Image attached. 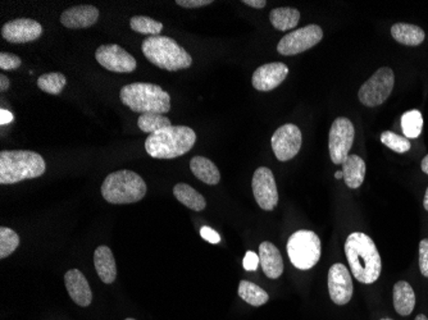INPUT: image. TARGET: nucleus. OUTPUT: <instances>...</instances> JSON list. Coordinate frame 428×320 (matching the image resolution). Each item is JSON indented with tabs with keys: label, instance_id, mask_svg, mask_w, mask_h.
<instances>
[{
	"label": "nucleus",
	"instance_id": "obj_1",
	"mask_svg": "<svg viewBox=\"0 0 428 320\" xmlns=\"http://www.w3.org/2000/svg\"><path fill=\"white\" fill-rule=\"evenodd\" d=\"M345 254L356 281L371 285L380 278L383 262L369 236L362 232L351 233L345 242Z\"/></svg>",
	"mask_w": 428,
	"mask_h": 320
},
{
	"label": "nucleus",
	"instance_id": "obj_2",
	"mask_svg": "<svg viewBox=\"0 0 428 320\" xmlns=\"http://www.w3.org/2000/svg\"><path fill=\"white\" fill-rule=\"evenodd\" d=\"M197 135L190 127L171 126L146 138V150L155 159H175L192 150Z\"/></svg>",
	"mask_w": 428,
	"mask_h": 320
},
{
	"label": "nucleus",
	"instance_id": "obj_3",
	"mask_svg": "<svg viewBox=\"0 0 428 320\" xmlns=\"http://www.w3.org/2000/svg\"><path fill=\"white\" fill-rule=\"evenodd\" d=\"M43 157L28 150H4L0 153V183L13 184L33 180L45 173Z\"/></svg>",
	"mask_w": 428,
	"mask_h": 320
},
{
	"label": "nucleus",
	"instance_id": "obj_4",
	"mask_svg": "<svg viewBox=\"0 0 428 320\" xmlns=\"http://www.w3.org/2000/svg\"><path fill=\"white\" fill-rule=\"evenodd\" d=\"M119 98L126 106L140 114H165L171 111L170 94L154 84L135 82L124 86L119 92Z\"/></svg>",
	"mask_w": 428,
	"mask_h": 320
},
{
	"label": "nucleus",
	"instance_id": "obj_5",
	"mask_svg": "<svg viewBox=\"0 0 428 320\" xmlns=\"http://www.w3.org/2000/svg\"><path fill=\"white\" fill-rule=\"evenodd\" d=\"M141 50L152 65L170 72L186 70L192 65V55L182 46L162 35L146 38Z\"/></svg>",
	"mask_w": 428,
	"mask_h": 320
},
{
	"label": "nucleus",
	"instance_id": "obj_6",
	"mask_svg": "<svg viewBox=\"0 0 428 320\" xmlns=\"http://www.w3.org/2000/svg\"><path fill=\"white\" fill-rule=\"evenodd\" d=\"M146 194V181L132 170L113 172L101 184V195L111 204L138 203Z\"/></svg>",
	"mask_w": 428,
	"mask_h": 320
},
{
	"label": "nucleus",
	"instance_id": "obj_7",
	"mask_svg": "<svg viewBox=\"0 0 428 320\" xmlns=\"http://www.w3.org/2000/svg\"><path fill=\"white\" fill-rule=\"evenodd\" d=\"M287 254L295 268L308 270L321 258V240L312 231H297L289 238Z\"/></svg>",
	"mask_w": 428,
	"mask_h": 320
},
{
	"label": "nucleus",
	"instance_id": "obj_8",
	"mask_svg": "<svg viewBox=\"0 0 428 320\" xmlns=\"http://www.w3.org/2000/svg\"><path fill=\"white\" fill-rule=\"evenodd\" d=\"M395 85V75L389 67H383L371 79L363 84L358 96L366 106H378L383 104L393 92Z\"/></svg>",
	"mask_w": 428,
	"mask_h": 320
},
{
	"label": "nucleus",
	"instance_id": "obj_9",
	"mask_svg": "<svg viewBox=\"0 0 428 320\" xmlns=\"http://www.w3.org/2000/svg\"><path fill=\"white\" fill-rule=\"evenodd\" d=\"M356 130L348 118H337L329 130V155L335 164H344L349 157Z\"/></svg>",
	"mask_w": 428,
	"mask_h": 320
},
{
	"label": "nucleus",
	"instance_id": "obj_10",
	"mask_svg": "<svg viewBox=\"0 0 428 320\" xmlns=\"http://www.w3.org/2000/svg\"><path fill=\"white\" fill-rule=\"evenodd\" d=\"M323 38L322 28L317 25L297 28L292 33L285 35L277 45V52L281 55H297L316 46Z\"/></svg>",
	"mask_w": 428,
	"mask_h": 320
},
{
	"label": "nucleus",
	"instance_id": "obj_11",
	"mask_svg": "<svg viewBox=\"0 0 428 320\" xmlns=\"http://www.w3.org/2000/svg\"><path fill=\"white\" fill-rule=\"evenodd\" d=\"M303 143L302 131L295 124H283L272 136V149L280 162H287L297 155Z\"/></svg>",
	"mask_w": 428,
	"mask_h": 320
},
{
	"label": "nucleus",
	"instance_id": "obj_12",
	"mask_svg": "<svg viewBox=\"0 0 428 320\" xmlns=\"http://www.w3.org/2000/svg\"><path fill=\"white\" fill-rule=\"evenodd\" d=\"M95 58L100 66L111 72L131 73L136 70V59L116 44L99 46L95 52Z\"/></svg>",
	"mask_w": 428,
	"mask_h": 320
},
{
	"label": "nucleus",
	"instance_id": "obj_13",
	"mask_svg": "<svg viewBox=\"0 0 428 320\" xmlns=\"http://www.w3.org/2000/svg\"><path fill=\"white\" fill-rule=\"evenodd\" d=\"M251 187L258 205L262 209L270 211L276 208L278 204V191L275 176L270 168L260 167L254 172Z\"/></svg>",
	"mask_w": 428,
	"mask_h": 320
},
{
	"label": "nucleus",
	"instance_id": "obj_14",
	"mask_svg": "<svg viewBox=\"0 0 428 320\" xmlns=\"http://www.w3.org/2000/svg\"><path fill=\"white\" fill-rule=\"evenodd\" d=\"M329 291L336 305H346L353 297V281L344 264H334L329 270Z\"/></svg>",
	"mask_w": 428,
	"mask_h": 320
},
{
	"label": "nucleus",
	"instance_id": "obj_15",
	"mask_svg": "<svg viewBox=\"0 0 428 320\" xmlns=\"http://www.w3.org/2000/svg\"><path fill=\"white\" fill-rule=\"evenodd\" d=\"M43 27L39 22L30 18L9 21L1 27V36L11 44H26L39 39Z\"/></svg>",
	"mask_w": 428,
	"mask_h": 320
},
{
	"label": "nucleus",
	"instance_id": "obj_16",
	"mask_svg": "<svg viewBox=\"0 0 428 320\" xmlns=\"http://www.w3.org/2000/svg\"><path fill=\"white\" fill-rule=\"evenodd\" d=\"M289 75V68L281 62L267 63L259 67L253 75L251 84L258 92H270L281 85Z\"/></svg>",
	"mask_w": 428,
	"mask_h": 320
},
{
	"label": "nucleus",
	"instance_id": "obj_17",
	"mask_svg": "<svg viewBox=\"0 0 428 320\" xmlns=\"http://www.w3.org/2000/svg\"><path fill=\"white\" fill-rule=\"evenodd\" d=\"M99 9L94 6H77L66 9L60 16V23L67 28H87L97 23Z\"/></svg>",
	"mask_w": 428,
	"mask_h": 320
},
{
	"label": "nucleus",
	"instance_id": "obj_18",
	"mask_svg": "<svg viewBox=\"0 0 428 320\" xmlns=\"http://www.w3.org/2000/svg\"><path fill=\"white\" fill-rule=\"evenodd\" d=\"M67 291L77 305L89 307L92 301V292L85 275L79 269H71L65 275Z\"/></svg>",
	"mask_w": 428,
	"mask_h": 320
},
{
	"label": "nucleus",
	"instance_id": "obj_19",
	"mask_svg": "<svg viewBox=\"0 0 428 320\" xmlns=\"http://www.w3.org/2000/svg\"><path fill=\"white\" fill-rule=\"evenodd\" d=\"M259 260L264 275L270 280L280 278L283 273L282 256L280 250L270 242H262L259 246Z\"/></svg>",
	"mask_w": 428,
	"mask_h": 320
},
{
	"label": "nucleus",
	"instance_id": "obj_20",
	"mask_svg": "<svg viewBox=\"0 0 428 320\" xmlns=\"http://www.w3.org/2000/svg\"><path fill=\"white\" fill-rule=\"evenodd\" d=\"M94 265L100 281L111 285L117 278V265L113 256L112 250L108 246H99L94 254Z\"/></svg>",
	"mask_w": 428,
	"mask_h": 320
},
{
	"label": "nucleus",
	"instance_id": "obj_21",
	"mask_svg": "<svg viewBox=\"0 0 428 320\" xmlns=\"http://www.w3.org/2000/svg\"><path fill=\"white\" fill-rule=\"evenodd\" d=\"M366 170L367 167L362 158L349 155L343 164L344 180L346 186L349 189H359L364 182Z\"/></svg>",
	"mask_w": 428,
	"mask_h": 320
},
{
	"label": "nucleus",
	"instance_id": "obj_22",
	"mask_svg": "<svg viewBox=\"0 0 428 320\" xmlns=\"http://www.w3.org/2000/svg\"><path fill=\"white\" fill-rule=\"evenodd\" d=\"M415 294L408 282L400 281L394 286V307L402 316L410 315L415 310Z\"/></svg>",
	"mask_w": 428,
	"mask_h": 320
},
{
	"label": "nucleus",
	"instance_id": "obj_23",
	"mask_svg": "<svg viewBox=\"0 0 428 320\" xmlns=\"http://www.w3.org/2000/svg\"><path fill=\"white\" fill-rule=\"evenodd\" d=\"M393 38L402 45L418 46L426 39V33L421 27L410 23H395L391 27Z\"/></svg>",
	"mask_w": 428,
	"mask_h": 320
},
{
	"label": "nucleus",
	"instance_id": "obj_24",
	"mask_svg": "<svg viewBox=\"0 0 428 320\" xmlns=\"http://www.w3.org/2000/svg\"><path fill=\"white\" fill-rule=\"evenodd\" d=\"M190 170L194 176L207 184H217L221 181V173L216 164L203 157H194L190 162Z\"/></svg>",
	"mask_w": 428,
	"mask_h": 320
},
{
	"label": "nucleus",
	"instance_id": "obj_25",
	"mask_svg": "<svg viewBox=\"0 0 428 320\" xmlns=\"http://www.w3.org/2000/svg\"><path fill=\"white\" fill-rule=\"evenodd\" d=\"M173 195L180 203L184 204L189 209L202 211L207 206L204 197L200 195L197 189H192V186L186 183H177L173 187Z\"/></svg>",
	"mask_w": 428,
	"mask_h": 320
},
{
	"label": "nucleus",
	"instance_id": "obj_26",
	"mask_svg": "<svg viewBox=\"0 0 428 320\" xmlns=\"http://www.w3.org/2000/svg\"><path fill=\"white\" fill-rule=\"evenodd\" d=\"M270 20L278 31H287L299 23L300 12L295 8H276L270 12Z\"/></svg>",
	"mask_w": 428,
	"mask_h": 320
},
{
	"label": "nucleus",
	"instance_id": "obj_27",
	"mask_svg": "<svg viewBox=\"0 0 428 320\" xmlns=\"http://www.w3.org/2000/svg\"><path fill=\"white\" fill-rule=\"evenodd\" d=\"M238 296L251 307H262L270 299V296L263 288H260L256 283H251L249 281L240 282Z\"/></svg>",
	"mask_w": 428,
	"mask_h": 320
},
{
	"label": "nucleus",
	"instance_id": "obj_28",
	"mask_svg": "<svg viewBox=\"0 0 428 320\" xmlns=\"http://www.w3.org/2000/svg\"><path fill=\"white\" fill-rule=\"evenodd\" d=\"M138 128L143 132L152 135L154 132L160 131L167 127H171V121L165 117V114L159 113H144L140 114L138 119Z\"/></svg>",
	"mask_w": 428,
	"mask_h": 320
},
{
	"label": "nucleus",
	"instance_id": "obj_29",
	"mask_svg": "<svg viewBox=\"0 0 428 320\" xmlns=\"http://www.w3.org/2000/svg\"><path fill=\"white\" fill-rule=\"evenodd\" d=\"M67 84L65 75L60 72L45 73L41 75L38 79V86L40 90L50 94V95H60L63 92Z\"/></svg>",
	"mask_w": 428,
	"mask_h": 320
},
{
	"label": "nucleus",
	"instance_id": "obj_30",
	"mask_svg": "<svg viewBox=\"0 0 428 320\" xmlns=\"http://www.w3.org/2000/svg\"><path fill=\"white\" fill-rule=\"evenodd\" d=\"M402 130L407 138H417L423 130V117L419 111H409L402 117Z\"/></svg>",
	"mask_w": 428,
	"mask_h": 320
},
{
	"label": "nucleus",
	"instance_id": "obj_31",
	"mask_svg": "<svg viewBox=\"0 0 428 320\" xmlns=\"http://www.w3.org/2000/svg\"><path fill=\"white\" fill-rule=\"evenodd\" d=\"M130 26L135 33L150 35V36H159V33L163 30V25L144 16H135L130 21Z\"/></svg>",
	"mask_w": 428,
	"mask_h": 320
},
{
	"label": "nucleus",
	"instance_id": "obj_32",
	"mask_svg": "<svg viewBox=\"0 0 428 320\" xmlns=\"http://www.w3.org/2000/svg\"><path fill=\"white\" fill-rule=\"evenodd\" d=\"M20 245V236L13 229L1 227L0 228V259H6L13 254L14 250Z\"/></svg>",
	"mask_w": 428,
	"mask_h": 320
},
{
	"label": "nucleus",
	"instance_id": "obj_33",
	"mask_svg": "<svg viewBox=\"0 0 428 320\" xmlns=\"http://www.w3.org/2000/svg\"><path fill=\"white\" fill-rule=\"evenodd\" d=\"M381 141L385 146H388L391 150L402 154L410 150V143L407 138H402L397 133L391 131H385L381 133Z\"/></svg>",
	"mask_w": 428,
	"mask_h": 320
},
{
	"label": "nucleus",
	"instance_id": "obj_34",
	"mask_svg": "<svg viewBox=\"0 0 428 320\" xmlns=\"http://www.w3.org/2000/svg\"><path fill=\"white\" fill-rule=\"evenodd\" d=\"M21 58L11 53H0V68L4 71L17 70L21 66Z\"/></svg>",
	"mask_w": 428,
	"mask_h": 320
},
{
	"label": "nucleus",
	"instance_id": "obj_35",
	"mask_svg": "<svg viewBox=\"0 0 428 320\" xmlns=\"http://www.w3.org/2000/svg\"><path fill=\"white\" fill-rule=\"evenodd\" d=\"M419 268L422 275L428 278V238L419 243Z\"/></svg>",
	"mask_w": 428,
	"mask_h": 320
},
{
	"label": "nucleus",
	"instance_id": "obj_36",
	"mask_svg": "<svg viewBox=\"0 0 428 320\" xmlns=\"http://www.w3.org/2000/svg\"><path fill=\"white\" fill-rule=\"evenodd\" d=\"M259 264H260L259 255L253 253V251H248L246 255H245L244 262H243L244 268L246 269L248 272H253V270H257Z\"/></svg>",
	"mask_w": 428,
	"mask_h": 320
},
{
	"label": "nucleus",
	"instance_id": "obj_37",
	"mask_svg": "<svg viewBox=\"0 0 428 320\" xmlns=\"http://www.w3.org/2000/svg\"><path fill=\"white\" fill-rule=\"evenodd\" d=\"M200 236L204 238L205 241L211 242V243H219L221 242V236L218 235L214 229L209 227H202L200 228Z\"/></svg>",
	"mask_w": 428,
	"mask_h": 320
},
{
	"label": "nucleus",
	"instance_id": "obj_38",
	"mask_svg": "<svg viewBox=\"0 0 428 320\" xmlns=\"http://www.w3.org/2000/svg\"><path fill=\"white\" fill-rule=\"evenodd\" d=\"M176 4L184 8H202L212 4V0H177Z\"/></svg>",
	"mask_w": 428,
	"mask_h": 320
},
{
	"label": "nucleus",
	"instance_id": "obj_39",
	"mask_svg": "<svg viewBox=\"0 0 428 320\" xmlns=\"http://www.w3.org/2000/svg\"><path fill=\"white\" fill-rule=\"evenodd\" d=\"M12 121H13V114L11 111H6V109L0 111V124L1 126L11 123Z\"/></svg>",
	"mask_w": 428,
	"mask_h": 320
},
{
	"label": "nucleus",
	"instance_id": "obj_40",
	"mask_svg": "<svg viewBox=\"0 0 428 320\" xmlns=\"http://www.w3.org/2000/svg\"><path fill=\"white\" fill-rule=\"evenodd\" d=\"M243 3L249 7L258 8V9L265 7V4H267L265 0H244Z\"/></svg>",
	"mask_w": 428,
	"mask_h": 320
},
{
	"label": "nucleus",
	"instance_id": "obj_41",
	"mask_svg": "<svg viewBox=\"0 0 428 320\" xmlns=\"http://www.w3.org/2000/svg\"><path fill=\"white\" fill-rule=\"evenodd\" d=\"M8 89H9V79H8L7 76L0 75V90L6 92Z\"/></svg>",
	"mask_w": 428,
	"mask_h": 320
},
{
	"label": "nucleus",
	"instance_id": "obj_42",
	"mask_svg": "<svg viewBox=\"0 0 428 320\" xmlns=\"http://www.w3.org/2000/svg\"><path fill=\"white\" fill-rule=\"evenodd\" d=\"M421 168L426 175H428V155L422 160Z\"/></svg>",
	"mask_w": 428,
	"mask_h": 320
},
{
	"label": "nucleus",
	"instance_id": "obj_43",
	"mask_svg": "<svg viewBox=\"0 0 428 320\" xmlns=\"http://www.w3.org/2000/svg\"><path fill=\"white\" fill-rule=\"evenodd\" d=\"M423 206L428 211V189H426V195H424V200H423Z\"/></svg>",
	"mask_w": 428,
	"mask_h": 320
},
{
	"label": "nucleus",
	"instance_id": "obj_44",
	"mask_svg": "<svg viewBox=\"0 0 428 320\" xmlns=\"http://www.w3.org/2000/svg\"><path fill=\"white\" fill-rule=\"evenodd\" d=\"M335 178H336V180H341V178H344L343 170H339V172H336V173H335Z\"/></svg>",
	"mask_w": 428,
	"mask_h": 320
},
{
	"label": "nucleus",
	"instance_id": "obj_45",
	"mask_svg": "<svg viewBox=\"0 0 428 320\" xmlns=\"http://www.w3.org/2000/svg\"><path fill=\"white\" fill-rule=\"evenodd\" d=\"M415 320H428V319H427V316H426V315H423V314H421V315H418V316H417V318H415Z\"/></svg>",
	"mask_w": 428,
	"mask_h": 320
},
{
	"label": "nucleus",
	"instance_id": "obj_46",
	"mask_svg": "<svg viewBox=\"0 0 428 320\" xmlns=\"http://www.w3.org/2000/svg\"><path fill=\"white\" fill-rule=\"evenodd\" d=\"M126 320H135V319H131V318H128V319H126Z\"/></svg>",
	"mask_w": 428,
	"mask_h": 320
},
{
	"label": "nucleus",
	"instance_id": "obj_47",
	"mask_svg": "<svg viewBox=\"0 0 428 320\" xmlns=\"http://www.w3.org/2000/svg\"><path fill=\"white\" fill-rule=\"evenodd\" d=\"M381 320H391V319H381Z\"/></svg>",
	"mask_w": 428,
	"mask_h": 320
}]
</instances>
